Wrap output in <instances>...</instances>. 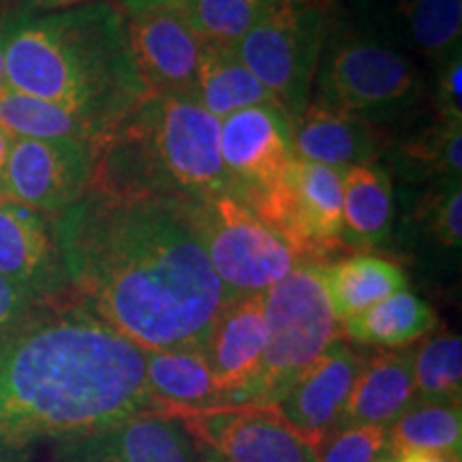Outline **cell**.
<instances>
[{
  "label": "cell",
  "instance_id": "3957f363",
  "mask_svg": "<svg viewBox=\"0 0 462 462\" xmlns=\"http://www.w3.org/2000/svg\"><path fill=\"white\" fill-rule=\"evenodd\" d=\"M9 90L71 109L101 142L148 97L126 17L112 0L26 15L5 26Z\"/></svg>",
  "mask_w": 462,
  "mask_h": 462
},
{
  "label": "cell",
  "instance_id": "52a82bcc",
  "mask_svg": "<svg viewBox=\"0 0 462 462\" xmlns=\"http://www.w3.org/2000/svg\"><path fill=\"white\" fill-rule=\"evenodd\" d=\"M195 221L208 262L234 298L265 293L302 263L270 225L231 195L195 201Z\"/></svg>",
  "mask_w": 462,
  "mask_h": 462
},
{
  "label": "cell",
  "instance_id": "44dd1931",
  "mask_svg": "<svg viewBox=\"0 0 462 462\" xmlns=\"http://www.w3.org/2000/svg\"><path fill=\"white\" fill-rule=\"evenodd\" d=\"M143 360L148 390L159 411L206 409L223 402L199 346L143 351Z\"/></svg>",
  "mask_w": 462,
  "mask_h": 462
},
{
  "label": "cell",
  "instance_id": "83f0119b",
  "mask_svg": "<svg viewBox=\"0 0 462 462\" xmlns=\"http://www.w3.org/2000/svg\"><path fill=\"white\" fill-rule=\"evenodd\" d=\"M394 152L409 178L432 182L462 178V123L437 120L420 135L398 143Z\"/></svg>",
  "mask_w": 462,
  "mask_h": 462
},
{
  "label": "cell",
  "instance_id": "60d3db41",
  "mask_svg": "<svg viewBox=\"0 0 462 462\" xmlns=\"http://www.w3.org/2000/svg\"><path fill=\"white\" fill-rule=\"evenodd\" d=\"M313 3H319V5H323V7H330L332 0H313Z\"/></svg>",
  "mask_w": 462,
  "mask_h": 462
},
{
  "label": "cell",
  "instance_id": "5b68a950",
  "mask_svg": "<svg viewBox=\"0 0 462 462\" xmlns=\"http://www.w3.org/2000/svg\"><path fill=\"white\" fill-rule=\"evenodd\" d=\"M268 343L240 402L279 404L296 379L340 337L317 263H300L263 293Z\"/></svg>",
  "mask_w": 462,
  "mask_h": 462
},
{
  "label": "cell",
  "instance_id": "74e56055",
  "mask_svg": "<svg viewBox=\"0 0 462 462\" xmlns=\"http://www.w3.org/2000/svg\"><path fill=\"white\" fill-rule=\"evenodd\" d=\"M396 462H460V456L448 452H402L396 456Z\"/></svg>",
  "mask_w": 462,
  "mask_h": 462
},
{
  "label": "cell",
  "instance_id": "5bb4252c",
  "mask_svg": "<svg viewBox=\"0 0 462 462\" xmlns=\"http://www.w3.org/2000/svg\"><path fill=\"white\" fill-rule=\"evenodd\" d=\"M126 32L148 95L193 99L204 42L190 28L182 7L126 17Z\"/></svg>",
  "mask_w": 462,
  "mask_h": 462
},
{
  "label": "cell",
  "instance_id": "4dcf8cb0",
  "mask_svg": "<svg viewBox=\"0 0 462 462\" xmlns=\"http://www.w3.org/2000/svg\"><path fill=\"white\" fill-rule=\"evenodd\" d=\"M462 178L432 182L420 199L415 218L437 245L458 251L462 245Z\"/></svg>",
  "mask_w": 462,
  "mask_h": 462
},
{
  "label": "cell",
  "instance_id": "4fadbf2b",
  "mask_svg": "<svg viewBox=\"0 0 462 462\" xmlns=\"http://www.w3.org/2000/svg\"><path fill=\"white\" fill-rule=\"evenodd\" d=\"M0 274L39 302L75 296L58 242L56 217L11 199L0 201Z\"/></svg>",
  "mask_w": 462,
  "mask_h": 462
},
{
  "label": "cell",
  "instance_id": "cb8c5ba5",
  "mask_svg": "<svg viewBox=\"0 0 462 462\" xmlns=\"http://www.w3.org/2000/svg\"><path fill=\"white\" fill-rule=\"evenodd\" d=\"M193 101L217 120L227 118L240 109L276 103L255 75L242 65L236 50L206 43L199 60Z\"/></svg>",
  "mask_w": 462,
  "mask_h": 462
},
{
  "label": "cell",
  "instance_id": "30bf717a",
  "mask_svg": "<svg viewBox=\"0 0 462 462\" xmlns=\"http://www.w3.org/2000/svg\"><path fill=\"white\" fill-rule=\"evenodd\" d=\"M163 413L176 418L195 443L212 449L225 462H317L319 458L321 448L282 415L279 404L223 402Z\"/></svg>",
  "mask_w": 462,
  "mask_h": 462
},
{
  "label": "cell",
  "instance_id": "7402d4cb",
  "mask_svg": "<svg viewBox=\"0 0 462 462\" xmlns=\"http://www.w3.org/2000/svg\"><path fill=\"white\" fill-rule=\"evenodd\" d=\"M394 195L385 170L357 165L343 171V240L346 248H371L388 236Z\"/></svg>",
  "mask_w": 462,
  "mask_h": 462
},
{
  "label": "cell",
  "instance_id": "ffe728a7",
  "mask_svg": "<svg viewBox=\"0 0 462 462\" xmlns=\"http://www.w3.org/2000/svg\"><path fill=\"white\" fill-rule=\"evenodd\" d=\"M317 270L338 323L407 289L404 270L383 257L351 255L317 263Z\"/></svg>",
  "mask_w": 462,
  "mask_h": 462
},
{
  "label": "cell",
  "instance_id": "d6986e66",
  "mask_svg": "<svg viewBox=\"0 0 462 462\" xmlns=\"http://www.w3.org/2000/svg\"><path fill=\"white\" fill-rule=\"evenodd\" d=\"M413 351H379L362 362L346 398L338 430L349 426H388L411 407Z\"/></svg>",
  "mask_w": 462,
  "mask_h": 462
},
{
  "label": "cell",
  "instance_id": "603a6c76",
  "mask_svg": "<svg viewBox=\"0 0 462 462\" xmlns=\"http://www.w3.org/2000/svg\"><path fill=\"white\" fill-rule=\"evenodd\" d=\"M437 328V313L413 293L398 291L360 315L340 321V337L362 345L398 349L424 338Z\"/></svg>",
  "mask_w": 462,
  "mask_h": 462
},
{
  "label": "cell",
  "instance_id": "d4e9b609",
  "mask_svg": "<svg viewBox=\"0 0 462 462\" xmlns=\"http://www.w3.org/2000/svg\"><path fill=\"white\" fill-rule=\"evenodd\" d=\"M0 126L28 140H78L99 148L101 137L82 116L54 103L7 90L0 97Z\"/></svg>",
  "mask_w": 462,
  "mask_h": 462
},
{
  "label": "cell",
  "instance_id": "484cf974",
  "mask_svg": "<svg viewBox=\"0 0 462 462\" xmlns=\"http://www.w3.org/2000/svg\"><path fill=\"white\" fill-rule=\"evenodd\" d=\"M460 404L420 402L392 421L388 443L394 456L402 452H460Z\"/></svg>",
  "mask_w": 462,
  "mask_h": 462
},
{
  "label": "cell",
  "instance_id": "ab89813d",
  "mask_svg": "<svg viewBox=\"0 0 462 462\" xmlns=\"http://www.w3.org/2000/svg\"><path fill=\"white\" fill-rule=\"evenodd\" d=\"M195 446H198V462H225L223 458H218L212 449L199 446V443H195Z\"/></svg>",
  "mask_w": 462,
  "mask_h": 462
},
{
  "label": "cell",
  "instance_id": "ba28073f",
  "mask_svg": "<svg viewBox=\"0 0 462 462\" xmlns=\"http://www.w3.org/2000/svg\"><path fill=\"white\" fill-rule=\"evenodd\" d=\"M302 263H328L343 240V170L293 159L273 189L248 204Z\"/></svg>",
  "mask_w": 462,
  "mask_h": 462
},
{
  "label": "cell",
  "instance_id": "b9f144b4",
  "mask_svg": "<svg viewBox=\"0 0 462 462\" xmlns=\"http://www.w3.org/2000/svg\"><path fill=\"white\" fill-rule=\"evenodd\" d=\"M379 462H396V458H394V460H385V458H383V460H379Z\"/></svg>",
  "mask_w": 462,
  "mask_h": 462
},
{
  "label": "cell",
  "instance_id": "7c38bea8",
  "mask_svg": "<svg viewBox=\"0 0 462 462\" xmlns=\"http://www.w3.org/2000/svg\"><path fill=\"white\" fill-rule=\"evenodd\" d=\"M218 152L238 201L248 206L273 189L296 159L291 118L276 103L240 109L218 120Z\"/></svg>",
  "mask_w": 462,
  "mask_h": 462
},
{
  "label": "cell",
  "instance_id": "e0dca14e",
  "mask_svg": "<svg viewBox=\"0 0 462 462\" xmlns=\"http://www.w3.org/2000/svg\"><path fill=\"white\" fill-rule=\"evenodd\" d=\"M293 152L298 159L334 170L373 165L388 150L385 131L362 116L340 112L319 99L310 101L291 120Z\"/></svg>",
  "mask_w": 462,
  "mask_h": 462
},
{
  "label": "cell",
  "instance_id": "d590c367",
  "mask_svg": "<svg viewBox=\"0 0 462 462\" xmlns=\"http://www.w3.org/2000/svg\"><path fill=\"white\" fill-rule=\"evenodd\" d=\"M15 3L28 11H48L50 14V11L79 7V5L92 3V0H15Z\"/></svg>",
  "mask_w": 462,
  "mask_h": 462
},
{
  "label": "cell",
  "instance_id": "9c48e42d",
  "mask_svg": "<svg viewBox=\"0 0 462 462\" xmlns=\"http://www.w3.org/2000/svg\"><path fill=\"white\" fill-rule=\"evenodd\" d=\"M315 78L321 103L371 123L407 107L421 90L415 67L401 51L357 34L334 39L330 28Z\"/></svg>",
  "mask_w": 462,
  "mask_h": 462
},
{
  "label": "cell",
  "instance_id": "8992f818",
  "mask_svg": "<svg viewBox=\"0 0 462 462\" xmlns=\"http://www.w3.org/2000/svg\"><path fill=\"white\" fill-rule=\"evenodd\" d=\"M330 7L313 0H276L236 45V54L259 84L296 118L310 103Z\"/></svg>",
  "mask_w": 462,
  "mask_h": 462
},
{
  "label": "cell",
  "instance_id": "d6a6232c",
  "mask_svg": "<svg viewBox=\"0 0 462 462\" xmlns=\"http://www.w3.org/2000/svg\"><path fill=\"white\" fill-rule=\"evenodd\" d=\"M460 79H462V50L456 48L449 51L448 56L441 58V67H439L437 90H435L437 120H446V123H462Z\"/></svg>",
  "mask_w": 462,
  "mask_h": 462
},
{
  "label": "cell",
  "instance_id": "8d00e7d4",
  "mask_svg": "<svg viewBox=\"0 0 462 462\" xmlns=\"http://www.w3.org/2000/svg\"><path fill=\"white\" fill-rule=\"evenodd\" d=\"M11 143H14V135L0 126V201L7 199V189H5V178H7V161L11 152Z\"/></svg>",
  "mask_w": 462,
  "mask_h": 462
},
{
  "label": "cell",
  "instance_id": "277c9868",
  "mask_svg": "<svg viewBox=\"0 0 462 462\" xmlns=\"http://www.w3.org/2000/svg\"><path fill=\"white\" fill-rule=\"evenodd\" d=\"M90 190L123 198L238 199L218 152V120L187 97L148 95L99 143Z\"/></svg>",
  "mask_w": 462,
  "mask_h": 462
},
{
  "label": "cell",
  "instance_id": "8fae6325",
  "mask_svg": "<svg viewBox=\"0 0 462 462\" xmlns=\"http://www.w3.org/2000/svg\"><path fill=\"white\" fill-rule=\"evenodd\" d=\"M97 148L78 140L14 137L7 161V199L58 217L90 190Z\"/></svg>",
  "mask_w": 462,
  "mask_h": 462
},
{
  "label": "cell",
  "instance_id": "f35d334b",
  "mask_svg": "<svg viewBox=\"0 0 462 462\" xmlns=\"http://www.w3.org/2000/svg\"><path fill=\"white\" fill-rule=\"evenodd\" d=\"M9 90L7 73H5V26H0V97Z\"/></svg>",
  "mask_w": 462,
  "mask_h": 462
},
{
  "label": "cell",
  "instance_id": "e575fe53",
  "mask_svg": "<svg viewBox=\"0 0 462 462\" xmlns=\"http://www.w3.org/2000/svg\"><path fill=\"white\" fill-rule=\"evenodd\" d=\"M187 0H114V5L123 11L125 17H135L146 11H157V9H178Z\"/></svg>",
  "mask_w": 462,
  "mask_h": 462
},
{
  "label": "cell",
  "instance_id": "6da1fadb",
  "mask_svg": "<svg viewBox=\"0 0 462 462\" xmlns=\"http://www.w3.org/2000/svg\"><path fill=\"white\" fill-rule=\"evenodd\" d=\"M56 231L75 298L143 351L201 349L236 300L208 262L190 199L88 190Z\"/></svg>",
  "mask_w": 462,
  "mask_h": 462
},
{
  "label": "cell",
  "instance_id": "836d02e7",
  "mask_svg": "<svg viewBox=\"0 0 462 462\" xmlns=\"http://www.w3.org/2000/svg\"><path fill=\"white\" fill-rule=\"evenodd\" d=\"M39 304L43 302H39L26 289H22L0 274V337L9 332L11 328H15L20 321H24Z\"/></svg>",
  "mask_w": 462,
  "mask_h": 462
},
{
  "label": "cell",
  "instance_id": "f1b7e54d",
  "mask_svg": "<svg viewBox=\"0 0 462 462\" xmlns=\"http://www.w3.org/2000/svg\"><path fill=\"white\" fill-rule=\"evenodd\" d=\"M413 385L421 402L460 404L462 340L458 334L437 332L413 351Z\"/></svg>",
  "mask_w": 462,
  "mask_h": 462
},
{
  "label": "cell",
  "instance_id": "2e32d148",
  "mask_svg": "<svg viewBox=\"0 0 462 462\" xmlns=\"http://www.w3.org/2000/svg\"><path fill=\"white\" fill-rule=\"evenodd\" d=\"M265 343L263 293L236 298L218 313L201 349L223 402H240L251 388L262 368Z\"/></svg>",
  "mask_w": 462,
  "mask_h": 462
},
{
  "label": "cell",
  "instance_id": "1f68e13d",
  "mask_svg": "<svg viewBox=\"0 0 462 462\" xmlns=\"http://www.w3.org/2000/svg\"><path fill=\"white\" fill-rule=\"evenodd\" d=\"M388 448L383 426H349L323 443L317 462H379Z\"/></svg>",
  "mask_w": 462,
  "mask_h": 462
},
{
  "label": "cell",
  "instance_id": "9a60e30c",
  "mask_svg": "<svg viewBox=\"0 0 462 462\" xmlns=\"http://www.w3.org/2000/svg\"><path fill=\"white\" fill-rule=\"evenodd\" d=\"M362 362L343 338L334 340L279 401L282 415L319 448L338 430Z\"/></svg>",
  "mask_w": 462,
  "mask_h": 462
},
{
  "label": "cell",
  "instance_id": "ac0fdd59",
  "mask_svg": "<svg viewBox=\"0 0 462 462\" xmlns=\"http://www.w3.org/2000/svg\"><path fill=\"white\" fill-rule=\"evenodd\" d=\"M79 443L86 462H198L193 437L176 418L157 409Z\"/></svg>",
  "mask_w": 462,
  "mask_h": 462
},
{
  "label": "cell",
  "instance_id": "7a4b0ae2",
  "mask_svg": "<svg viewBox=\"0 0 462 462\" xmlns=\"http://www.w3.org/2000/svg\"><path fill=\"white\" fill-rule=\"evenodd\" d=\"M157 409L143 349L78 298L43 302L0 337V462L84 441Z\"/></svg>",
  "mask_w": 462,
  "mask_h": 462
},
{
  "label": "cell",
  "instance_id": "f546056e",
  "mask_svg": "<svg viewBox=\"0 0 462 462\" xmlns=\"http://www.w3.org/2000/svg\"><path fill=\"white\" fill-rule=\"evenodd\" d=\"M274 3L276 0H187L182 11L206 45L236 50Z\"/></svg>",
  "mask_w": 462,
  "mask_h": 462
},
{
  "label": "cell",
  "instance_id": "4316f807",
  "mask_svg": "<svg viewBox=\"0 0 462 462\" xmlns=\"http://www.w3.org/2000/svg\"><path fill=\"white\" fill-rule=\"evenodd\" d=\"M392 14L421 54L441 60L460 48L462 0H396Z\"/></svg>",
  "mask_w": 462,
  "mask_h": 462
}]
</instances>
